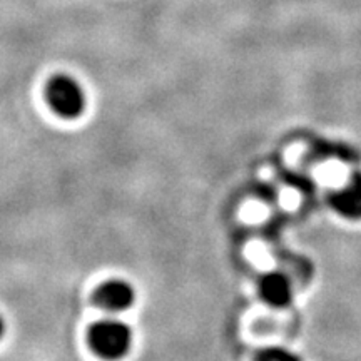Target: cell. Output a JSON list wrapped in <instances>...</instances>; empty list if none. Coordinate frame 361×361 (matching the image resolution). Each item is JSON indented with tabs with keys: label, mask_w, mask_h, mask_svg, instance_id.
Masks as SVG:
<instances>
[{
	"label": "cell",
	"mask_w": 361,
	"mask_h": 361,
	"mask_svg": "<svg viewBox=\"0 0 361 361\" xmlns=\"http://www.w3.org/2000/svg\"><path fill=\"white\" fill-rule=\"evenodd\" d=\"M87 338L94 353L107 361L123 358L133 343L129 326L117 319H101L92 324Z\"/></svg>",
	"instance_id": "obj_1"
},
{
	"label": "cell",
	"mask_w": 361,
	"mask_h": 361,
	"mask_svg": "<svg viewBox=\"0 0 361 361\" xmlns=\"http://www.w3.org/2000/svg\"><path fill=\"white\" fill-rule=\"evenodd\" d=\"M261 296L266 303L271 306H286L293 298V286L290 278L284 276L283 273H269L261 279L259 284Z\"/></svg>",
	"instance_id": "obj_4"
},
{
	"label": "cell",
	"mask_w": 361,
	"mask_h": 361,
	"mask_svg": "<svg viewBox=\"0 0 361 361\" xmlns=\"http://www.w3.org/2000/svg\"><path fill=\"white\" fill-rule=\"evenodd\" d=\"M4 335V319H2V316H0V336Z\"/></svg>",
	"instance_id": "obj_7"
},
{
	"label": "cell",
	"mask_w": 361,
	"mask_h": 361,
	"mask_svg": "<svg viewBox=\"0 0 361 361\" xmlns=\"http://www.w3.org/2000/svg\"><path fill=\"white\" fill-rule=\"evenodd\" d=\"M333 206L343 216L361 218V174L353 176V179L346 184V188L335 194Z\"/></svg>",
	"instance_id": "obj_5"
},
{
	"label": "cell",
	"mask_w": 361,
	"mask_h": 361,
	"mask_svg": "<svg viewBox=\"0 0 361 361\" xmlns=\"http://www.w3.org/2000/svg\"><path fill=\"white\" fill-rule=\"evenodd\" d=\"M256 361H301L293 351L286 348H268L258 355Z\"/></svg>",
	"instance_id": "obj_6"
},
{
	"label": "cell",
	"mask_w": 361,
	"mask_h": 361,
	"mask_svg": "<svg viewBox=\"0 0 361 361\" xmlns=\"http://www.w3.org/2000/svg\"><path fill=\"white\" fill-rule=\"evenodd\" d=\"M94 303L101 310L112 311V313L124 311L134 303V290L123 279H109L102 283L94 293Z\"/></svg>",
	"instance_id": "obj_3"
},
{
	"label": "cell",
	"mask_w": 361,
	"mask_h": 361,
	"mask_svg": "<svg viewBox=\"0 0 361 361\" xmlns=\"http://www.w3.org/2000/svg\"><path fill=\"white\" fill-rule=\"evenodd\" d=\"M45 96L52 111L66 119H75L84 112V90L74 79L67 75H56L49 80Z\"/></svg>",
	"instance_id": "obj_2"
}]
</instances>
